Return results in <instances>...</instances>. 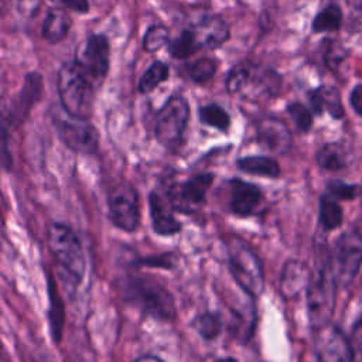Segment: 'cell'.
Here are the masks:
<instances>
[{
    "label": "cell",
    "mask_w": 362,
    "mask_h": 362,
    "mask_svg": "<svg viewBox=\"0 0 362 362\" xmlns=\"http://www.w3.org/2000/svg\"><path fill=\"white\" fill-rule=\"evenodd\" d=\"M122 286L123 297L143 314L158 321L175 318L174 298L163 284L147 277H129Z\"/></svg>",
    "instance_id": "obj_1"
},
{
    "label": "cell",
    "mask_w": 362,
    "mask_h": 362,
    "mask_svg": "<svg viewBox=\"0 0 362 362\" xmlns=\"http://www.w3.org/2000/svg\"><path fill=\"white\" fill-rule=\"evenodd\" d=\"M335 288L337 280L329 260L318 262L305 288L307 314L314 331L329 324L335 308Z\"/></svg>",
    "instance_id": "obj_2"
},
{
    "label": "cell",
    "mask_w": 362,
    "mask_h": 362,
    "mask_svg": "<svg viewBox=\"0 0 362 362\" xmlns=\"http://www.w3.org/2000/svg\"><path fill=\"white\" fill-rule=\"evenodd\" d=\"M57 89L62 109L76 117L88 119L92 112L93 85L76 62H65L57 74Z\"/></svg>",
    "instance_id": "obj_3"
},
{
    "label": "cell",
    "mask_w": 362,
    "mask_h": 362,
    "mask_svg": "<svg viewBox=\"0 0 362 362\" xmlns=\"http://www.w3.org/2000/svg\"><path fill=\"white\" fill-rule=\"evenodd\" d=\"M47 243L49 252L74 284L81 283L85 276L86 260L76 233L66 223L52 222L47 230Z\"/></svg>",
    "instance_id": "obj_4"
},
{
    "label": "cell",
    "mask_w": 362,
    "mask_h": 362,
    "mask_svg": "<svg viewBox=\"0 0 362 362\" xmlns=\"http://www.w3.org/2000/svg\"><path fill=\"white\" fill-rule=\"evenodd\" d=\"M228 269L236 284L252 298L264 291V272L257 255L239 238L228 242Z\"/></svg>",
    "instance_id": "obj_5"
},
{
    "label": "cell",
    "mask_w": 362,
    "mask_h": 362,
    "mask_svg": "<svg viewBox=\"0 0 362 362\" xmlns=\"http://www.w3.org/2000/svg\"><path fill=\"white\" fill-rule=\"evenodd\" d=\"M189 119V105L182 95L171 96L158 110L154 134L161 146L167 150H177L181 144L184 132Z\"/></svg>",
    "instance_id": "obj_6"
},
{
    "label": "cell",
    "mask_w": 362,
    "mask_h": 362,
    "mask_svg": "<svg viewBox=\"0 0 362 362\" xmlns=\"http://www.w3.org/2000/svg\"><path fill=\"white\" fill-rule=\"evenodd\" d=\"M52 124L61 141L75 153L92 154L99 147V133L88 119L62 110L52 112Z\"/></svg>",
    "instance_id": "obj_7"
},
{
    "label": "cell",
    "mask_w": 362,
    "mask_h": 362,
    "mask_svg": "<svg viewBox=\"0 0 362 362\" xmlns=\"http://www.w3.org/2000/svg\"><path fill=\"white\" fill-rule=\"evenodd\" d=\"M329 263L337 283L349 284L362 264V235L356 230L341 235L335 242Z\"/></svg>",
    "instance_id": "obj_8"
},
{
    "label": "cell",
    "mask_w": 362,
    "mask_h": 362,
    "mask_svg": "<svg viewBox=\"0 0 362 362\" xmlns=\"http://www.w3.org/2000/svg\"><path fill=\"white\" fill-rule=\"evenodd\" d=\"M75 62L89 78L92 85L102 83L109 72L110 48L105 35H90L76 49Z\"/></svg>",
    "instance_id": "obj_9"
},
{
    "label": "cell",
    "mask_w": 362,
    "mask_h": 362,
    "mask_svg": "<svg viewBox=\"0 0 362 362\" xmlns=\"http://www.w3.org/2000/svg\"><path fill=\"white\" fill-rule=\"evenodd\" d=\"M109 218L112 223L124 232H133L140 222L139 194L127 182L117 184L107 198Z\"/></svg>",
    "instance_id": "obj_10"
},
{
    "label": "cell",
    "mask_w": 362,
    "mask_h": 362,
    "mask_svg": "<svg viewBox=\"0 0 362 362\" xmlns=\"http://www.w3.org/2000/svg\"><path fill=\"white\" fill-rule=\"evenodd\" d=\"M214 182V175L209 173L197 174L184 182L173 184L167 189V199L173 209L182 214H192L201 209L205 204L206 191Z\"/></svg>",
    "instance_id": "obj_11"
},
{
    "label": "cell",
    "mask_w": 362,
    "mask_h": 362,
    "mask_svg": "<svg viewBox=\"0 0 362 362\" xmlns=\"http://www.w3.org/2000/svg\"><path fill=\"white\" fill-rule=\"evenodd\" d=\"M314 349L318 362H354L351 341L331 324L315 331Z\"/></svg>",
    "instance_id": "obj_12"
},
{
    "label": "cell",
    "mask_w": 362,
    "mask_h": 362,
    "mask_svg": "<svg viewBox=\"0 0 362 362\" xmlns=\"http://www.w3.org/2000/svg\"><path fill=\"white\" fill-rule=\"evenodd\" d=\"M42 95V78L38 72H30L24 78L23 88L17 98L11 102L8 116H6L4 122L10 124V127H18L28 116L33 106L40 100Z\"/></svg>",
    "instance_id": "obj_13"
},
{
    "label": "cell",
    "mask_w": 362,
    "mask_h": 362,
    "mask_svg": "<svg viewBox=\"0 0 362 362\" xmlns=\"http://www.w3.org/2000/svg\"><path fill=\"white\" fill-rule=\"evenodd\" d=\"M256 134L260 144L276 154H286L293 146V136L281 119L267 116L257 122Z\"/></svg>",
    "instance_id": "obj_14"
},
{
    "label": "cell",
    "mask_w": 362,
    "mask_h": 362,
    "mask_svg": "<svg viewBox=\"0 0 362 362\" xmlns=\"http://www.w3.org/2000/svg\"><path fill=\"white\" fill-rule=\"evenodd\" d=\"M199 49H214L221 47L229 38V27L218 16H206L189 27Z\"/></svg>",
    "instance_id": "obj_15"
},
{
    "label": "cell",
    "mask_w": 362,
    "mask_h": 362,
    "mask_svg": "<svg viewBox=\"0 0 362 362\" xmlns=\"http://www.w3.org/2000/svg\"><path fill=\"white\" fill-rule=\"evenodd\" d=\"M262 202V191L257 185L233 180L230 182L229 208L235 215L249 216L257 212Z\"/></svg>",
    "instance_id": "obj_16"
},
{
    "label": "cell",
    "mask_w": 362,
    "mask_h": 362,
    "mask_svg": "<svg viewBox=\"0 0 362 362\" xmlns=\"http://www.w3.org/2000/svg\"><path fill=\"white\" fill-rule=\"evenodd\" d=\"M148 208H150V218L153 229L160 236H171L181 230V223L175 219L171 211V205L164 202V199L151 192L148 197Z\"/></svg>",
    "instance_id": "obj_17"
},
{
    "label": "cell",
    "mask_w": 362,
    "mask_h": 362,
    "mask_svg": "<svg viewBox=\"0 0 362 362\" xmlns=\"http://www.w3.org/2000/svg\"><path fill=\"white\" fill-rule=\"evenodd\" d=\"M311 279V272L307 264L300 260H288L280 277V293L284 298L290 300L297 297L304 288H307Z\"/></svg>",
    "instance_id": "obj_18"
},
{
    "label": "cell",
    "mask_w": 362,
    "mask_h": 362,
    "mask_svg": "<svg viewBox=\"0 0 362 362\" xmlns=\"http://www.w3.org/2000/svg\"><path fill=\"white\" fill-rule=\"evenodd\" d=\"M71 24H72V20L64 7L51 6L42 23L41 34L44 40L52 44L61 42L68 35Z\"/></svg>",
    "instance_id": "obj_19"
},
{
    "label": "cell",
    "mask_w": 362,
    "mask_h": 362,
    "mask_svg": "<svg viewBox=\"0 0 362 362\" xmlns=\"http://www.w3.org/2000/svg\"><path fill=\"white\" fill-rule=\"evenodd\" d=\"M310 105L317 115L327 110L334 119H341L344 116V106L341 102V95L334 86L322 85L310 92Z\"/></svg>",
    "instance_id": "obj_20"
},
{
    "label": "cell",
    "mask_w": 362,
    "mask_h": 362,
    "mask_svg": "<svg viewBox=\"0 0 362 362\" xmlns=\"http://www.w3.org/2000/svg\"><path fill=\"white\" fill-rule=\"evenodd\" d=\"M48 324H49V332L52 337V341L58 344L62 338L64 324H65V308L64 301L59 296L57 283L54 281L52 276H48Z\"/></svg>",
    "instance_id": "obj_21"
},
{
    "label": "cell",
    "mask_w": 362,
    "mask_h": 362,
    "mask_svg": "<svg viewBox=\"0 0 362 362\" xmlns=\"http://www.w3.org/2000/svg\"><path fill=\"white\" fill-rule=\"evenodd\" d=\"M315 160L322 170L339 171L349 165V153L341 143H327L318 150Z\"/></svg>",
    "instance_id": "obj_22"
},
{
    "label": "cell",
    "mask_w": 362,
    "mask_h": 362,
    "mask_svg": "<svg viewBox=\"0 0 362 362\" xmlns=\"http://www.w3.org/2000/svg\"><path fill=\"white\" fill-rule=\"evenodd\" d=\"M236 165L240 171L269 178H277L281 173L279 163L267 156H249L239 158Z\"/></svg>",
    "instance_id": "obj_23"
},
{
    "label": "cell",
    "mask_w": 362,
    "mask_h": 362,
    "mask_svg": "<svg viewBox=\"0 0 362 362\" xmlns=\"http://www.w3.org/2000/svg\"><path fill=\"white\" fill-rule=\"evenodd\" d=\"M256 69H257V66L250 65V64H242V65L233 66L229 71L226 81H225L226 90L232 95L246 90L250 86V83L253 82Z\"/></svg>",
    "instance_id": "obj_24"
},
{
    "label": "cell",
    "mask_w": 362,
    "mask_h": 362,
    "mask_svg": "<svg viewBox=\"0 0 362 362\" xmlns=\"http://www.w3.org/2000/svg\"><path fill=\"white\" fill-rule=\"evenodd\" d=\"M222 327H223V322L221 315L214 311H205L197 315L192 321V328L205 341L215 339L221 334Z\"/></svg>",
    "instance_id": "obj_25"
},
{
    "label": "cell",
    "mask_w": 362,
    "mask_h": 362,
    "mask_svg": "<svg viewBox=\"0 0 362 362\" xmlns=\"http://www.w3.org/2000/svg\"><path fill=\"white\" fill-rule=\"evenodd\" d=\"M344 219L342 208L331 195H322L320 198V223L325 230L337 229Z\"/></svg>",
    "instance_id": "obj_26"
},
{
    "label": "cell",
    "mask_w": 362,
    "mask_h": 362,
    "mask_svg": "<svg viewBox=\"0 0 362 362\" xmlns=\"http://www.w3.org/2000/svg\"><path fill=\"white\" fill-rule=\"evenodd\" d=\"M170 68L163 61H154L141 75L139 81V90L141 93H150L153 92L158 85H161L164 81L168 79Z\"/></svg>",
    "instance_id": "obj_27"
},
{
    "label": "cell",
    "mask_w": 362,
    "mask_h": 362,
    "mask_svg": "<svg viewBox=\"0 0 362 362\" xmlns=\"http://www.w3.org/2000/svg\"><path fill=\"white\" fill-rule=\"evenodd\" d=\"M342 24V10L337 4H328L322 8L313 20V31L314 33H327L335 31Z\"/></svg>",
    "instance_id": "obj_28"
},
{
    "label": "cell",
    "mask_w": 362,
    "mask_h": 362,
    "mask_svg": "<svg viewBox=\"0 0 362 362\" xmlns=\"http://www.w3.org/2000/svg\"><path fill=\"white\" fill-rule=\"evenodd\" d=\"M198 116L201 123L215 127L221 132H228L230 126V117L229 113L219 105L209 103L205 106H201L198 110Z\"/></svg>",
    "instance_id": "obj_29"
},
{
    "label": "cell",
    "mask_w": 362,
    "mask_h": 362,
    "mask_svg": "<svg viewBox=\"0 0 362 362\" xmlns=\"http://www.w3.org/2000/svg\"><path fill=\"white\" fill-rule=\"evenodd\" d=\"M198 51H199V48H198V45L195 42V38L192 35V31L189 28L182 30L168 44V54L174 58H178V59L188 58V57L194 55Z\"/></svg>",
    "instance_id": "obj_30"
},
{
    "label": "cell",
    "mask_w": 362,
    "mask_h": 362,
    "mask_svg": "<svg viewBox=\"0 0 362 362\" xmlns=\"http://www.w3.org/2000/svg\"><path fill=\"white\" fill-rule=\"evenodd\" d=\"M168 38H170V33L164 25H158V24L151 25L144 34L143 48L147 52H156L168 42Z\"/></svg>",
    "instance_id": "obj_31"
},
{
    "label": "cell",
    "mask_w": 362,
    "mask_h": 362,
    "mask_svg": "<svg viewBox=\"0 0 362 362\" xmlns=\"http://www.w3.org/2000/svg\"><path fill=\"white\" fill-rule=\"evenodd\" d=\"M216 72V61L212 58H202L198 59L189 68V78L199 85L209 82Z\"/></svg>",
    "instance_id": "obj_32"
},
{
    "label": "cell",
    "mask_w": 362,
    "mask_h": 362,
    "mask_svg": "<svg viewBox=\"0 0 362 362\" xmlns=\"http://www.w3.org/2000/svg\"><path fill=\"white\" fill-rule=\"evenodd\" d=\"M287 113L290 115L291 120L294 122V124L298 130L307 132L313 126V113L303 103H300V102L290 103L287 106Z\"/></svg>",
    "instance_id": "obj_33"
},
{
    "label": "cell",
    "mask_w": 362,
    "mask_h": 362,
    "mask_svg": "<svg viewBox=\"0 0 362 362\" xmlns=\"http://www.w3.org/2000/svg\"><path fill=\"white\" fill-rule=\"evenodd\" d=\"M346 57H348V52L339 42H337V41L328 42L325 52H324V59H325V65L329 69L337 71L344 64Z\"/></svg>",
    "instance_id": "obj_34"
},
{
    "label": "cell",
    "mask_w": 362,
    "mask_h": 362,
    "mask_svg": "<svg viewBox=\"0 0 362 362\" xmlns=\"http://www.w3.org/2000/svg\"><path fill=\"white\" fill-rule=\"evenodd\" d=\"M328 195H331L335 199H354L356 198L359 192V187L356 184H348L344 181H329L327 184Z\"/></svg>",
    "instance_id": "obj_35"
},
{
    "label": "cell",
    "mask_w": 362,
    "mask_h": 362,
    "mask_svg": "<svg viewBox=\"0 0 362 362\" xmlns=\"http://www.w3.org/2000/svg\"><path fill=\"white\" fill-rule=\"evenodd\" d=\"M136 266H148V267H160V269H171L174 267V263L171 260V255H161V256H151V257H143L134 262Z\"/></svg>",
    "instance_id": "obj_36"
},
{
    "label": "cell",
    "mask_w": 362,
    "mask_h": 362,
    "mask_svg": "<svg viewBox=\"0 0 362 362\" xmlns=\"http://www.w3.org/2000/svg\"><path fill=\"white\" fill-rule=\"evenodd\" d=\"M351 345H352V351H354V361L362 362V317L356 321V324L352 329Z\"/></svg>",
    "instance_id": "obj_37"
},
{
    "label": "cell",
    "mask_w": 362,
    "mask_h": 362,
    "mask_svg": "<svg viewBox=\"0 0 362 362\" xmlns=\"http://www.w3.org/2000/svg\"><path fill=\"white\" fill-rule=\"evenodd\" d=\"M349 103L352 109L362 117V83L354 86L349 95Z\"/></svg>",
    "instance_id": "obj_38"
},
{
    "label": "cell",
    "mask_w": 362,
    "mask_h": 362,
    "mask_svg": "<svg viewBox=\"0 0 362 362\" xmlns=\"http://www.w3.org/2000/svg\"><path fill=\"white\" fill-rule=\"evenodd\" d=\"M61 4L62 7L76 13H86L89 10V3L86 0H61Z\"/></svg>",
    "instance_id": "obj_39"
},
{
    "label": "cell",
    "mask_w": 362,
    "mask_h": 362,
    "mask_svg": "<svg viewBox=\"0 0 362 362\" xmlns=\"http://www.w3.org/2000/svg\"><path fill=\"white\" fill-rule=\"evenodd\" d=\"M134 362H164V361L156 355H141L136 358Z\"/></svg>",
    "instance_id": "obj_40"
},
{
    "label": "cell",
    "mask_w": 362,
    "mask_h": 362,
    "mask_svg": "<svg viewBox=\"0 0 362 362\" xmlns=\"http://www.w3.org/2000/svg\"><path fill=\"white\" fill-rule=\"evenodd\" d=\"M351 3L354 7H356L358 10L362 11V0H351Z\"/></svg>",
    "instance_id": "obj_41"
},
{
    "label": "cell",
    "mask_w": 362,
    "mask_h": 362,
    "mask_svg": "<svg viewBox=\"0 0 362 362\" xmlns=\"http://www.w3.org/2000/svg\"><path fill=\"white\" fill-rule=\"evenodd\" d=\"M218 362H238V361L233 358H223V359H219Z\"/></svg>",
    "instance_id": "obj_42"
},
{
    "label": "cell",
    "mask_w": 362,
    "mask_h": 362,
    "mask_svg": "<svg viewBox=\"0 0 362 362\" xmlns=\"http://www.w3.org/2000/svg\"><path fill=\"white\" fill-rule=\"evenodd\" d=\"M51 1H54V3H61V0H51Z\"/></svg>",
    "instance_id": "obj_43"
}]
</instances>
